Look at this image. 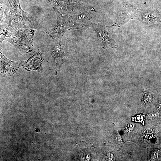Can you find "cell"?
Here are the masks:
<instances>
[{"label": "cell", "mask_w": 161, "mask_h": 161, "mask_svg": "<svg viewBox=\"0 0 161 161\" xmlns=\"http://www.w3.org/2000/svg\"><path fill=\"white\" fill-rule=\"evenodd\" d=\"M20 0H1V20L14 28L38 29L35 18L21 8Z\"/></svg>", "instance_id": "cell-1"}, {"label": "cell", "mask_w": 161, "mask_h": 161, "mask_svg": "<svg viewBox=\"0 0 161 161\" xmlns=\"http://www.w3.org/2000/svg\"><path fill=\"white\" fill-rule=\"evenodd\" d=\"M35 30L33 29L15 28L11 38L4 40L12 44L17 51L22 55H25L33 49V38Z\"/></svg>", "instance_id": "cell-2"}, {"label": "cell", "mask_w": 161, "mask_h": 161, "mask_svg": "<svg viewBox=\"0 0 161 161\" xmlns=\"http://www.w3.org/2000/svg\"><path fill=\"white\" fill-rule=\"evenodd\" d=\"M91 26L96 33L99 44L105 49L117 48L118 45L113 35V25L106 26L99 23H92Z\"/></svg>", "instance_id": "cell-3"}, {"label": "cell", "mask_w": 161, "mask_h": 161, "mask_svg": "<svg viewBox=\"0 0 161 161\" xmlns=\"http://www.w3.org/2000/svg\"><path fill=\"white\" fill-rule=\"evenodd\" d=\"M55 41L50 45V51L54 64L60 69L62 65L68 60L69 54L65 41L62 39Z\"/></svg>", "instance_id": "cell-4"}, {"label": "cell", "mask_w": 161, "mask_h": 161, "mask_svg": "<svg viewBox=\"0 0 161 161\" xmlns=\"http://www.w3.org/2000/svg\"><path fill=\"white\" fill-rule=\"evenodd\" d=\"M70 13L69 17L71 29L85 30L91 26L92 18L89 11Z\"/></svg>", "instance_id": "cell-5"}, {"label": "cell", "mask_w": 161, "mask_h": 161, "mask_svg": "<svg viewBox=\"0 0 161 161\" xmlns=\"http://www.w3.org/2000/svg\"><path fill=\"white\" fill-rule=\"evenodd\" d=\"M1 75L4 77L11 76L16 74L18 70L26 63L25 61L15 62L6 58L1 52Z\"/></svg>", "instance_id": "cell-6"}, {"label": "cell", "mask_w": 161, "mask_h": 161, "mask_svg": "<svg viewBox=\"0 0 161 161\" xmlns=\"http://www.w3.org/2000/svg\"><path fill=\"white\" fill-rule=\"evenodd\" d=\"M44 61L43 53L38 49L35 54L27 60L23 67L28 71H33L40 72L43 70Z\"/></svg>", "instance_id": "cell-7"}, {"label": "cell", "mask_w": 161, "mask_h": 161, "mask_svg": "<svg viewBox=\"0 0 161 161\" xmlns=\"http://www.w3.org/2000/svg\"><path fill=\"white\" fill-rule=\"evenodd\" d=\"M122 6L118 13L116 23L113 25L114 26L120 28L125 23L134 17L136 14L137 11L133 7L131 9H125L124 6Z\"/></svg>", "instance_id": "cell-8"}, {"label": "cell", "mask_w": 161, "mask_h": 161, "mask_svg": "<svg viewBox=\"0 0 161 161\" xmlns=\"http://www.w3.org/2000/svg\"><path fill=\"white\" fill-rule=\"evenodd\" d=\"M141 16L142 21L143 22L145 23L148 25L154 24L157 21V16L155 13H145Z\"/></svg>", "instance_id": "cell-9"}, {"label": "cell", "mask_w": 161, "mask_h": 161, "mask_svg": "<svg viewBox=\"0 0 161 161\" xmlns=\"http://www.w3.org/2000/svg\"><path fill=\"white\" fill-rule=\"evenodd\" d=\"M153 99V96L150 94L145 92L144 94V101L146 103L150 102Z\"/></svg>", "instance_id": "cell-10"}, {"label": "cell", "mask_w": 161, "mask_h": 161, "mask_svg": "<svg viewBox=\"0 0 161 161\" xmlns=\"http://www.w3.org/2000/svg\"><path fill=\"white\" fill-rule=\"evenodd\" d=\"M159 114L158 113H150L148 115V118L150 119H155L159 117Z\"/></svg>", "instance_id": "cell-11"}, {"label": "cell", "mask_w": 161, "mask_h": 161, "mask_svg": "<svg viewBox=\"0 0 161 161\" xmlns=\"http://www.w3.org/2000/svg\"><path fill=\"white\" fill-rule=\"evenodd\" d=\"M160 155V152L159 151H155L153 153L152 156V159L155 160L157 159Z\"/></svg>", "instance_id": "cell-12"}, {"label": "cell", "mask_w": 161, "mask_h": 161, "mask_svg": "<svg viewBox=\"0 0 161 161\" xmlns=\"http://www.w3.org/2000/svg\"><path fill=\"white\" fill-rule=\"evenodd\" d=\"M108 156H107V158H108L109 160H114V156L112 154H109L108 155Z\"/></svg>", "instance_id": "cell-13"}, {"label": "cell", "mask_w": 161, "mask_h": 161, "mask_svg": "<svg viewBox=\"0 0 161 161\" xmlns=\"http://www.w3.org/2000/svg\"><path fill=\"white\" fill-rule=\"evenodd\" d=\"M157 107L161 111V104H159L158 105Z\"/></svg>", "instance_id": "cell-14"}]
</instances>
